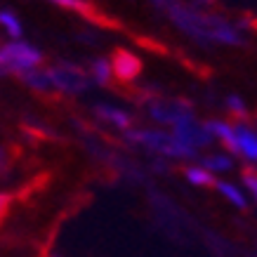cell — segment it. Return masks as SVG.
Listing matches in <instances>:
<instances>
[{"label":"cell","instance_id":"cell-17","mask_svg":"<svg viewBox=\"0 0 257 257\" xmlns=\"http://www.w3.org/2000/svg\"><path fill=\"white\" fill-rule=\"evenodd\" d=\"M47 3H52L57 8L71 10V12H80V15L90 12V3H87V0H47Z\"/></svg>","mask_w":257,"mask_h":257},{"label":"cell","instance_id":"cell-14","mask_svg":"<svg viewBox=\"0 0 257 257\" xmlns=\"http://www.w3.org/2000/svg\"><path fill=\"white\" fill-rule=\"evenodd\" d=\"M0 29L5 31V36H8L10 40L24 38V24L12 10H0Z\"/></svg>","mask_w":257,"mask_h":257},{"label":"cell","instance_id":"cell-16","mask_svg":"<svg viewBox=\"0 0 257 257\" xmlns=\"http://www.w3.org/2000/svg\"><path fill=\"white\" fill-rule=\"evenodd\" d=\"M241 182H243V189L245 194L257 203V168H243L241 172Z\"/></svg>","mask_w":257,"mask_h":257},{"label":"cell","instance_id":"cell-6","mask_svg":"<svg viewBox=\"0 0 257 257\" xmlns=\"http://www.w3.org/2000/svg\"><path fill=\"white\" fill-rule=\"evenodd\" d=\"M234 133H236L234 158H243L248 163V168H257V130L248 120H236Z\"/></svg>","mask_w":257,"mask_h":257},{"label":"cell","instance_id":"cell-2","mask_svg":"<svg viewBox=\"0 0 257 257\" xmlns=\"http://www.w3.org/2000/svg\"><path fill=\"white\" fill-rule=\"evenodd\" d=\"M125 135V140L142 147L149 154L165 158V161H198V151L187 147L184 142H179L170 130L161 127H130Z\"/></svg>","mask_w":257,"mask_h":257},{"label":"cell","instance_id":"cell-13","mask_svg":"<svg viewBox=\"0 0 257 257\" xmlns=\"http://www.w3.org/2000/svg\"><path fill=\"white\" fill-rule=\"evenodd\" d=\"M24 85L33 90V92H52V83H50V73H47V66H40V69L31 71L19 78Z\"/></svg>","mask_w":257,"mask_h":257},{"label":"cell","instance_id":"cell-8","mask_svg":"<svg viewBox=\"0 0 257 257\" xmlns=\"http://www.w3.org/2000/svg\"><path fill=\"white\" fill-rule=\"evenodd\" d=\"M94 116L99 118L101 123H106L109 127H116L120 133H127L133 125V116L116 104H94Z\"/></svg>","mask_w":257,"mask_h":257},{"label":"cell","instance_id":"cell-4","mask_svg":"<svg viewBox=\"0 0 257 257\" xmlns=\"http://www.w3.org/2000/svg\"><path fill=\"white\" fill-rule=\"evenodd\" d=\"M47 73H50V83H52V92H62V94H83L90 90L92 80L87 76L85 69H80L76 64L69 62H59L47 66Z\"/></svg>","mask_w":257,"mask_h":257},{"label":"cell","instance_id":"cell-18","mask_svg":"<svg viewBox=\"0 0 257 257\" xmlns=\"http://www.w3.org/2000/svg\"><path fill=\"white\" fill-rule=\"evenodd\" d=\"M10 205H12V196L0 191V222L5 219V215H8V210H10Z\"/></svg>","mask_w":257,"mask_h":257},{"label":"cell","instance_id":"cell-15","mask_svg":"<svg viewBox=\"0 0 257 257\" xmlns=\"http://www.w3.org/2000/svg\"><path fill=\"white\" fill-rule=\"evenodd\" d=\"M224 106L231 116H236V120H245V118H248V104H245V99L238 97V94H226Z\"/></svg>","mask_w":257,"mask_h":257},{"label":"cell","instance_id":"cell-12","mask_svg":"<svg viewBox=\"0 0 257 257\" xmlns=\"http://www.w3.org/2000/svg\"><path fill=\"white\" fill-rule=\"evenodd\" d=\"M182 175H184V179H187L191 187H215V182H217L215 175H210V172L198 163L184 165V168H182Z\"/></svg>","mask_w":257,"mask_h":257},{"label":"cell","instance_id":"cell-5","mask_svg":"<svg viewBox=\"0 0 257 257\" xmlns=\"http://www.w3.org/2000/svg\"><path fill=\"white\" fill-rule=\"evenodd\" d=\"M147 116L156 125L175 127L182 120L196 116V111L189 101H182V99H151L147 104Z\"/></svg>","mask_w":257,"mask_h":257},{"label":"cell","instance_id":"cell-7","mask_svg":"<svg viewBox=\"0 0 257 257\" xmlns=\"http://www.w3.org/2000/svg\"><path fill=\"white\" fill-rule=\"evenodd\" d=\"M111 69H113V78L120 83H133L142 73L140 57L133 55L130 50H116L111 57Z\"/></svg>","mask_w":257,"mask_h":257},{"label":"cell","instance_id":"cell-11","mask_svg":"<svg viewBox=\"0 0 257 257\" xmlns=\"http://www.w3.org/2000/svg\"><path fill=\"white\" fill-rule=\"evenodd\" d=\"M87 76H90V80H92L94 85H99V87L111 85V80H113L111 59H106V57H97V59H92L90 66H87Z\"/></svg>","mask_w":257,"mask_h":257},{"label":"cell","instance_id":"cell-10","mask_svg":"<svg viewBox=\"0 0 257 257\" xmlns=\"http://www.w3.org/2000/svg\"><path fill=\"white\" fill-rule=\"evenodd\" d=\"M198 165H203L210 175H224V172L234 170V156L229 154H205V156H198Z\"/></svg>","mask_w":257,"mask_h":257},{"label":"cell","instance_id":"cell-9","mask_svg":"<svg viewBox=\"0 0 257 257\" xmlns=\"http://www.w3.org/2000/svg\"><path fill=\"white\" fill-rule=\"evenodd\" d=\"M212 189H215L226 203H231L234 208H238V210H245V208H248L250 198H248V194H245V189L238 187V184L231 182V179H217Z\"/></svg>","mask_w":257,"mask_h":257},{"label":"cell","instance_id":"cell-1","mask_svg":"<svg viewBox=\"0 0 257 257\" xmlns=\"http://www.w3.org/2000/svg\"><path fill=\"white\" fill-rule=\"evenodd\" d=\"M182 36L201 47H243L245 29L210 10V0H151Z\"/></svg>","mask_w":257,"mask_h":257},{"label":"cell","instance_id":"cell-3","mask_svg":"<svg viewBox=\"0 0 257 257\" xmlns=\"http://www.w3.org/2000/svg\"><path fill=\"white\" fill-rule=\"evenodd\" d=\"M45 55L38 45L29 40H8L0 45V76H17L22 78L26 73L40 69Z\"/></svg>","mask_w":257,"mask_h":257}]
</instances>
